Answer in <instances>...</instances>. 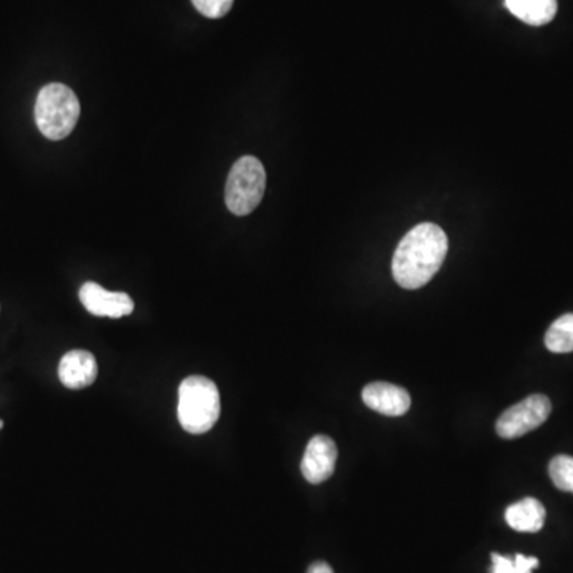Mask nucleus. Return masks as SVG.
Wrapping results in <instances>:
<instances>
[{"mask_svg":"<svg viewBox=\"0 0 573 573\" xmlns=\"http://www.w3.org/2000/svg\"><path fill=\"white\" fill-rule=\"evenodd\" d=\"M448 247V236L438 225L421 223L408 231L392 260L397 284L408 290L424 287L445 262Z\"/></svg>","mask_w":573,"mask_h":573,"instance_id":"nucleus-1","label":"nucleus"},{"mask_svg":"<svg viewBox=\"0 0 573 573\" xmlns=\"http://www.w3.org/2000/svg\"><path fill=\"white\" fill-rule=\"evenodd\" d=\"M177 416L185 432H209L220 418V394L215 382L204 376H190L179 387Z\"/></svg>","mask_w":573,"mask_h":573,"instance_id":"nucleus-2","label":"nucleus"},{"mask_svg":"<svg viewBox=\"0 0 573 573\" xmlns=\"http://www.w3.org/2000/svg\"><path fill=\"white\" fill-rule=\"evenodd\" d=\"M37 128L50 141H63L74 131L80 117V102L69 86H43L36 101Z\"/></svg>","mask_w":573,"mask_h":573,"instance_id":"nucleus-3","label":"nucleus"},{"mask_svg":"<svg viewBox=\"0 0 573 573\" xmlns=\"http://www.w3.org/2000/svg\"><path fill=\"white\" fill-rule=\"evenodd\" d=\"M266 190V171L255 156H242L233 164L225 187V203L239 217L249 215L262 203Z\"/></svg>","mask_w":573,"mask_h":573,"instance_id":"nucleus-4","label":"nucleus"},{"mask_svg":"<svg viewBox=\"0 0 573 573\" xmlns=\"http://www.w3.org/2000/svg\"><path fill=\"white\" fill-rule=\"evenodd\" d=\"M550 414V398L542 394L531 395L508 408L497 421L496 430L499 437L515 440L540 427Z\"/></svg>","mask_w":573,"mask_h":573,"instance_id":"nucleus-5","label":"nucleus"},{"mask_svg":"<svg viewBox=\"0 0 573 573\" xmlns=\"http://www.w3.org/2000/svg\"><path fill=\"white\" fill-rule=\"evenodd\" d=\"M80 301L96 317L120 319L134 311L133 298L123 292H109L96 282H86L80 289Z\"/></svg>","mask_w":573,"mask_h":573,"instance_id":"nucleus-6","label":"nucleus"},{"mask_svg":"<svg viewBox=\"0 0 573 573\" xmlns=\"http://www.w3.org/2000/svg\"><path fill=\"white\" fill-rule=\"evenodd\" d=\"M336 459L338 448L335 441L327 435H316L309 441L301 460V473L311 484L324 483L335 472Z\"/></svg>","mask_w":573,"mask_h":573,"instance_id":"nucleus-7","label":"nucleus"},{"mask_svg":"<svg viewBox=\"0 0 573 573\" xmlns=\"http://www.w3.org/2000/svg\"><path fill=\"white\" fill-rule=\"evenodd\" d=\"M363 403L376 413L398 418L408 413L411 397L403 387L390 382H371L362 392Z\"/></svg>","mask_w":573,"mask_h":573,"instance_id":"nucleus-8","label":"nucleus"},{"mask_svg":"<svg viewBox=\"0 0 573 573\" xmlns=\"http://www.w3.org/2000/svg\"><path fill=\"white\" fill-rule=\"evenodd\" d=\"M98 362L91 352L71 351L59 362V381L67 389H85L98 378Z\"/></svg>","mask_w":573,"mask_h":573,"instance_id":"nucleus-9","label":"nucleus"},{"mask_svg":"<svg viewBox=\"0 0 573 573\" xmlns=\"http://www.w3.org/2000/svg\"><path fill=\"white\" fill-rule=\"evenodd\" d=\"M545 518L546 511L542 502H538L537 499H532V497L513 503L505 511V519H507L508 526L511 529H515V531L526 532V534H535V532L542 531Z\"/></svg>","mask_w":573,"mask_h":573,"instance_id":"nucleus-10","label":"nucleus"},{"mask_svg":"<svg viewBox=\"0 0 573 573\" xmlns=\"http://www.w3.org/2000/svg\"><path fill=\"white\" fill-rule=\"evenodd\" d=\"M505 7L529 26H545L558 13V0H505Z\"/></svg>","mask_w":573,"mask_h":573,"instance_id":"nucleus-11","label":"nucleus"},{"mask_svg":"<svg viewBox=\"0 0 573 573\" xmlns=\"http://www.w3.org/2000/svg\"><path fill=\"white\" fill-rule=\"evenodd\" d=\"M545 344L554 354L573 352V314L559 317L546 332Z\"/></svg>","mask_w":573,"mask_h":573,"instance_id":"nucleus-12","label":"nucleus"},{"mask_svg":"<svg viewBox=\"0 0 573 573\" xmlns=\"http://www.w3.org/2000/svg\"><path fill=\"white\" fill-rule=\"evenodd\" d=\"M538 559L516 554L515 558H507L502 554L492 553V566L489 573H532L537 569Z\"/></svg>","mask_w":573,"mask_h":573,"instance_id":"nucleus-13","label":"nucleus"},{"mask_svg":"<svg viewBox=\"0 0 573 573\" xmlns=\"http://www.w3.org/2000/svg\"><path fill=\"white\" fill-rule=\"evenodd\" d=\"M550 476L556 488L573 494V457H554L550 462Z\"/></svg>","mask_w":573,"mask_h":573,"instance_id":"nucleus-14","label":"nucleus"},{"mask_svg":"<svg viewBox=\"0 0 573 573\" xmlns=\"http://www.w3.org/2000/svg\"><path fill=\"white\" fill-rule=\"evenodd\" d=\"M201 15L219 20L230 13L234 0H191Z\"/></svg>","mask_w":573,"mask_h":573,"instance_id":"nucleus-15","label":"nucleus"},{"mask_svg":"<svg viewBox=\"0 0 573 573\" xmlns=\"http://www.w3.org/2000/svg\"><path fill=\"white\" fill-rule=\"evenodd\" d=\"M308 573H335L332 567L328 566L327 562H314L311 567H309Z\"/></svg>","mask_w":573,"mask_h":573,"instance_id":"nucleus-16","label":"nucleus"},{"mask_svg":"<svg viewBox=\"0 0 573 573\" xmlns=\"http://www.w3.org/2000/svg\"><path fill=\"white\" fill-rule=\"evenodd\" d=\"M2 427H4V422L0 421V429H2Z\"/></svg>","mask_w":573,"mask_h":573,"instance_id":"nucleus-17","label":"nucleus"}]
</instances>
